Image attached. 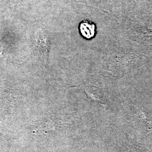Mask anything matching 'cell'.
<instances>
[{"label":"cell","mask_w":152,"mask_h":152,"mask_svg":"<svg viewBox=\"0 0 152 152\" xmlns=\"http://www.w3.org/2000/svg\"><path fill=\"white\" fill-rule=\"evenodd\" d=\"M33 46L38 55L46 61L48 59L50 49V41L48 37L42 31L39 30L35 34Z\"/></svg>","instance_id":"cell-1"},{"label":"cell","mask_w":152,"mask_h":152,"mask_svg":"<svg viewBox=\"0 0 152 152\" xmlns=\"http://www.w3.org/2000/svg\"><path fill=\"white\" fill-rule=\"evenodd\" d=\"M79 29L82 37L86 39L93 38L96 34V26L92 22L83 20L79 26Z\"/></svg>","instance_id":"cell-2"}]
</instances>
